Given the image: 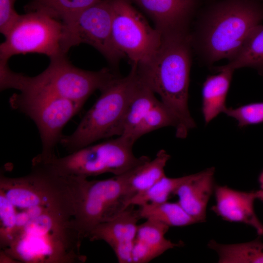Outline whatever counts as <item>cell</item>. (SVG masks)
Returning <instances> with one entry per match:
<instances>
[{
    "label": "cell",
    "mask_w": 263,
    "mask_h": 263,
    "mask_svg": "<svg viewBox=\"0 0 263 263\" xmlns=\"http://www.w3.org/2000/svg\"><path fill=\"white\" fill-rule=\"evenodd\" d=\"M177 124L172 113L161 101L158 100L130 134L121 136L134 144L139 138L146 133L166 127L175 128Z\"/></svg>",
    "instance_id": "obj_25"
},
{
    "label": "cell",
    "mask_w": 263,
    "mask_h": 263,
    "mask_svg": "<svg viewBox=\"0 0 263 263\" xmlns=\"http://www.w3.org/2000/svg\"><path fill=\"white\" fill-rule=\"evenodd\" d=\"M87 178L59 175L43 163L32 160L30 172L19 177L0 176V194L14 208L51 206L76 211Z\"/></svg>",
    "instance_id": "obj_4"
},
{
    "label": "cell",
    "mask_w": 263,
    "mask_h": 263,
    "mask_svg": "<svg viewBox=\"0 0 263 263\" xmlns=\"http://www.w3.org/2000/svg\"><path fill=\"white\" fill-rule=\"evenodd\" d=\"M141 219L154 220L169 226H186L197 222L178 202L147 203L139 206Z\"/></svg>",
    "instance_id": "obj_23"
},
{
    "label": "cell",
    "mask_w": 263,
    "mask_h": 263,
    "mask_svg": "<svg viewBox=\"0 0 263 263\" xmlns=\"http://www.w3.org/2000/svg\"><path fill=\"white\" fill-rule=\"evenodd\" d=\"M170 158V155L162 149L153 159H149L118 175L130 202L136 195L147 190L166 175L164 169Z\"/></svg>",
    "instance_id": "obj_18"
},
{
    "label": "cell",
    "mask_w": 263,
    "mask_h": 263,
    "mask_svg": "<svg viewBox=\"0 0 263 263\" xmlns=\"http://www.w3.org/2000/svg\"><path fill=\"white\" fill-rule=\"evenodd\" d=\"M74 218L44 209L23 218L0 251L16 263H84Z\"/></svg>",
    "instance_id": "obj_1"
},
{
    "label": "cell",
    "mask_w": 263,
    "mask_h": 263,
    "mask_svg": "<svg viewBox=\"0 0 263 263\" xmlns=\"http://www.w3.org/2000/svg\"><path fill=\"white\" fill-rule=\"evenodd\" d=\"M169 226L154 220L138 225L132 251V263H148L167 250L182 245L167 239Z\"/></svg>",
    "instance_id": "obj_17"
},
{
    "label": "cell",
    "mask_w": 263,
    "mask_h": 263,
    "mask_svg": "<svg viewBox=\"0 0 263 263\" xmlns=\"http://www.w3.org/2000/svg\"><path fill=\"white\" fill-rule=\"evenodd\" d=\"M130 200L118 175L101 180H87L74 218L83 240L97 225L113 220L129 206Z\"/></svg>",
    "instance_id": "obj_12"
},
{
    "label": "cell",
    "mask_w": 263,
    "mask_h": 263,
    "mask_svg": "<svg viewBox=\"0 0 263 263\" xmlns=\"http://www.w3.org/2000/svg\"><path fill=\"white\" fill-rule=\"evenodd\" d=\"M48 66L42 73L29 76L16 73L12 89H41L84 105L95 91H101L117 75L108 68L90 71L75 67L61 54L50 58Z\"/></svg>",
    "instance_id": "obj_7"
},
{
    "label": "cell",
    "mask_w": 263,
    "mask_h": 263,
    "mask_svg": "<svg viewBox=\"0 0 263 263\" xmlns=\"http://www.w3.org/2000/svg\"><path fill=\"white\" fill-rule=\"evenodd\" d=\"M62 23L42 12L19 15L4 36L0 61L8 62L12 56L19 54L37 53L50 58L62 54Z\"/></svg>",
    "instance_id": "obj_9"
},
{
    "label": "cell",
    "mask_w": 263,
    "mask_h": 263,
    "mask_svg": "<svg viewBox=\"0 0 263 263\" xmlns=\"http://www.w3.org/2000/svg\"><path fill=\"white\" fill-rule=\"evenodd\" d=\"M207 246L216 252L220 263H263V243L259 238L234 244H223L212 240Z\"/></svg>",
    "instance_id": "obj_21"
},
{
    "label": "cell",
    "mask_w": 263,
    "mask_h": 263,
    "mask_svg": "<svg viewBox=\"0 0 263 263\" xmlns=\"http://www.w3.org/2000/svg\"><path fill=\"white\" fill-rule=\"evenodd\" d=\"M259 181L260 184L261 189L255 191L257 199L263 201V171L261 173Z\"/></svg>",
    "instance_id": "obj_29"
},
{
    "label": "cell",
    "mask_w": 263,
    "mask_h": 263,
    "mask_svg": "<svg viewBox=\"0 0 263 263\" xmlns=\"http://www.w3.org/2000/svg\"><path fill=\"white\" fill-rule=\"evenodd\" d=\"M9 99L11 107L29 117L39 134L42 150L38 154L43 158L56 155L62 130L83 105L48 92L35 88L23 89Z\"/></svg>",
    "instance_id": "obj_8"
},
{
    "label": "cell",
    "mask_w": 263,
    "mask_h": 263,
    "mask_svg": "<svg viewBox=\"0 0 263 263\" xmlns=\"http://www.w3.org/2000/svg\"><path fill=\"white\" fill-rule=\"evenodd\" d=\"M130 205L116 217L97 225L87 238L91 241L102 240L113 250L118 262L132 263V251L141 219L139 209Z\"/></svg>",
    "instance_id": "obj_13"
},
{
    "label": "cell",
    "mask_w": 263,
    "mask_h": 263,
    "mask_svg": "<svg viewBox=\"0 0 263 263\" xmlns=\"http://www.w3.org/2000/svg\"><path fill=\"white\" fill-rule=\"evenodd\" d=\"M154 94L137 72L132 96L119 129L118 136H127L136 128L158 101Z\"/></svg>",
    "instance_id": "obj_20"
},
{
    "label": "cell",
    "mask_w": 263,
    "mask_h": 263,
    "mask_svg": "<svg viewBox=\"0 0 263 263\" xmlns=\"http://www.w3.org/2000/svg\"><path fill=\"white\" fill-rule=\"evenodd\" d=\"M192 43L187 31L162 34L158 50L137 74L168 108L177 120L175 135L185 138L195 127L188 107Z\"/></svg>",
    "instance_id": "obj_2"
},
{
    "label": "cell",
    "mask_w": 263,
    "mask_h": 263,
    "mask_svg": "<svg viewBox=\"0 0 263 263\" xmlns=\"http://www.w3.org/2000/svg\"><path fill=\"white\" fill-rule=\"evenodd\" d=\"M263 20L260 0H219L201 13L192 46L206 63L231 60L250 31Z\"/></svg>",
    "instance_id": "obj_3"
},
{
    "label": "cell",
    "mask_w": 263,
    "mask_h": 263,
    "mask_svg": "<svg viewBox=\"0 0 263 263\" xmlns=\"http://www.w3.org/2000/svg\"><path fill=\"white\" fill-rule=\"evenodd\" d=\"M112 37L116 48L139 66L155 55L162 40V33L150 25L128 0H112Z\"/></svg>",
    "instance_id": "obj_11"
},
{
    "label": "cell",
    "mask_w": 263,
    "mask_h": 263,
    "mask_svg": "<svg viewBox=\"0 0 263 263\" xmlns=\"http://www.w3.org/2000/svg\"><path fill=\"white\" fill-rule=\"evenodd\" d=\"M213 68L218 73L207 76L202 88V110L206 124L226 110V98L235 71L222 66Z\"/></svg>",
    "instance_id": "obj_19"
},
{
    "label": "cell",
    "mask_w": 263,
    "mask_h": 263,
    "mask_svg": "<svg viewBox=\"0 0 263 263\" xmlns=\"http://www.w3.org/2000/svg\"><path fill=\"white\" fill-rule=\"evenodd\" d=\"M16 0H0V31L4 36L19 18L15 10Z\"/></svg>",
    "instance_id": "obj_28"
},
{
    "label": "cell",
    "mask_w": 263,
    "mask_h": 263,
    "mask_svg": "<svg viewBox=\"0 0 263 263\" xmlns=\"http://www.w3.org/2000/svg\"><path fill=\"white\" fill-rule=\"evenodd\" d=\"M133 144L122 136L90 145L64 157L56 155L34 158L56 173L67 176L86 178L105 173L120 175L150 159L147 156L136 157Z\"/></svg>",
    "instance_id": "obj_6"
},
{
    "label": "cell",
    "mask_w": 263,
    "mask_h": 263,
    "mask_svg": "<svg viewBox=\"0 0 263 263\" xmlns=\"http://www.w3.org/2000/svg\"><path fill=\"white\" fill-rule=\"evenodd\" d=\"M151 18L162 34L187 31L200 0H133Z\"/></svg>",
    "instance_id": "obj_15"
},
{
    "label": "cell",
    "mask_w": 263,
    "mask_h": 263,
    "mask_svg": "<svg viewBox=\"0 0 263 263\" xmlns=\"http://www.w3.org/2000/svg\"><path fill=\"white\" fill-rule=\"evenodd\" d=\"M215 168H209L188 175L175 191L178 202L197 223L206 222L207 208L214 192Z\"/></svg>",
    "instance_id": "obj_16"
},
{
    "label": "cell",
    "mask_w": 263,
    "mask_h": 263,
    "mask_svg": "<svg viewBox=\"0 0 263 263\" xmlns=\"http://www.w3.org/2000/svg\"><path fill=\"white\" fill-rule=\"evenodd\" d=\"M188 175L170 178L166 175L147 190L133 197L130 205L140 206L147 203H158L168 201Z\"/></svg>",
    "instance_id": "obj_26"
},
{
    "label": "cell",
    "mask_w": 263,
    "mask_h": 263,
    "mask_svg": "<svg viewBox=\"0 0 263 263\" xmlns=\"http://www.w3.org/2000/svg\"><path fill=\"white\" fill-rule=\"evenodd\" d=\"M137 76L132 66L125 77L116 76L100 91L99 98L70 135L59 144L69 152H75L103 138L118 136Z\"/></svg>",
    "instance_id": "obj_5"
},
{
    "label": "cell",
    "mask_w": 263,
    "mask_h": 263,
    "mask_svg": "<svg viewBox=\"0 0 263 263\" xmlns=\"http://www.w3.org/2000/svg\"><path fill=\"white\" fill-rule=\"evenodd\" d=\"M225 113L243 127L263 122V102L247 104L235 108H227Z\"/></svg>",
    "instance_id": "obj_27"
},
{
    "label": "cell",
    "mask_w": 263,
    "mask_h": 263,
    "mask_svg": "<svg viewBox=\"0 0 263 263\" xmlns=\"http://www.w3.org/2000/svg\"><path fill=\"white\" fill-rule=\"evenodd\" d=\"M214 193L216 204L211 208L212 211L225 221L249 225L263 235V225L254 209L255 191H243L216 185Z\"/></svg>",
    "instance_id": "obj_14"
},
{
    "label": "cell",
    "mask_w": 263,
    "mask_h": 263,
    "mask_svg": "<svg viewBox=\"0 0 263 263\" xmlns=\"http://www.w3.org/2000/svg\"><path fill=\"white\" fill-rule=\"evenodd\" d=\"M223 66L234 70L252 68L263 75V25L258 24L250 31L237 54Z\"/></svg>",
    "instance_id": "obj_22"
},
{
    "label": "cell",
    "mask_w": 263,
    "mask_h": 263,
    "mask_svg": "<svg viewBox=\"0 0 263 263\" xmlns=\"http://www.w3.org/2000/svg\"><path fill=\"white\" fill-rule=\"evenodd\" d=\"M102 0H31L24 9L26 12H42L65 22Z\"/></svg>",
    "instance_id": "obj_24"
},
{
    "label": "cell",
    "mask_w": 263,
    "mask_h": 263,
    "mask_svg": "<svg viewBox=\"0 0 263 263\" xmlns=\"http://www.w3.org/2000/svg\"><path fill=\"white\" fill-rule=\"evenodd\" d=\"M113 15L112 0H102L62 23V54L85 43L98 50L111 63L117 64L124 55L113 41Z\"/></svg>",
    "instance_id": "obj_10"
}]
</instances>
